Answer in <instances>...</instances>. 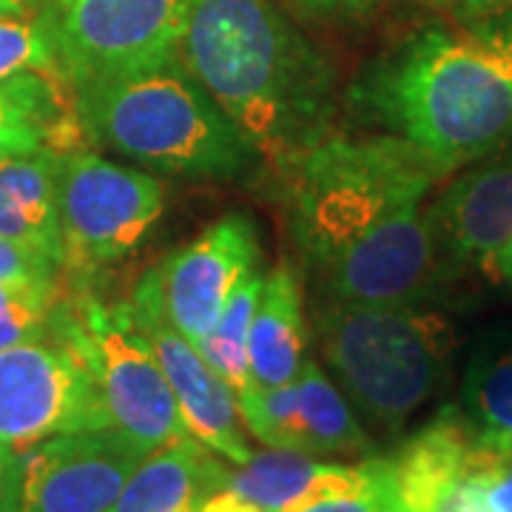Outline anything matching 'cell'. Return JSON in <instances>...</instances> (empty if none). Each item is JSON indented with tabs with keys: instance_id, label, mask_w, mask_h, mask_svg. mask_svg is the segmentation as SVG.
I'll return each instance as SVG.
<instances>
[{
	"instance_id": "4fadbf2b",
	"label": "cell",
	"mask_w": 512,
	"mask_h": 512,
	"mask_svg": "<svg viewBox=\"0 0 512 512\" xmlns=\"http://www.w3.org/2000/svg\"><path fill=\"white\" fill-rule=\"evenodd\" d=\"M427 214L447 262L484 268L512 237V143L464 168Z\"/></svg>"
},
{
	"instance_id": "d4e9b609",
	"label": "cell",
	"mask_w": 512,
	"mask_h": 512,
	"mask_svg": "<svg viewBox=\"0 0 512 512\" xmlns=\"http://www.w3.org/2000/svg\"><path fill=\"white\" fill-rule=\"evenodd\" d=\"M0 279L3 282H60V265L0 237Z\"/></svg>"
},
{
	"instance_id": "2e32d148",
	"label": "cell",
	"mask_w": 512,
	"mask_h": 512,
	"mask_svg": "<svg viewBox=\"0 0 512 512\" xmlns=\"http://www.w3.org/2000/svg\"><path fill=\"white\" fill-rule=\"evenodd\" d=\"M228 473L217 453L185 436L151 450L109 512H197L208 495L228 484Z\"/></svg>"
},
{
	"instance_id": "8fae6325",
	"label": "cell",
	"mask_w": 512,
	"mask_h": 512,
	"mask_svg": "<svg viewBox=\"0 0 512 512\" xmlns=\"http://www.w3.org/2000/svg\"><path fill=\"white\" fill-rule=\"evenodd\" d=\"M137 322L151 342V350L163 367L171 393L177 399L188 436L205 444L234 467L251 458V447L239 430V404L234 390L220 373L205 362L200 350L171 325L165 313L160 271H148L131 293Z\"/></svg>"
},
{
	"instance_id": "cb8c5ba5",
	"label": "cell",
	"mask_w": 512,
	"mask_h": 512,
	"mask_svg": "<svg viewBox=\"0 0 512 512\" xmlns=\"http://www.w3.org/2000/svg\"><path fill=\"white\" fill-rule=\"evenodd\" d=\"M26 72H60L55 43L40 9L0 18V80Z\"/></svg>"
},
{
	"instance_id": "484cf974",
	"label": "cell",
	"mask_w": 512,
	"mask_h": 512,
	"mask_svg": "<svg viewBox=\"0 0 512 512\" xmlns=\"http://www.w3.org/2000/svg\"><path fill=\"white\" fill-rule=\"evenodd\" d=\"M305 512H404L396 495V484L376 490V493L359 495V498H342V501H328Z\"/></svg>"
},
{
	"instance_id": "5b68a950",
	"label": "cell",
	"mask_w": 512,
	"mask_h": 512,
	"mask_svg": "<svg viewBox=\"0 0 512 512\" xmlns=\"http://www.w3.org/2000/svg\"><path fill=\"white\" fill-rule=\"evenodd\" d=\"M319 353L359 416L399 433L450 373L456 333L447 316L416 305L322 299L313 313Z\"/></svg>"
},
{
	"instance_id": "6da1fadb",
	"label": "cell",
	"mask_w": 512,
	"mask_h": 512,
	"mask_svg": "<svg viewBox=\"0 0 512 512\" xmlns=\"http://www.w3.org/2000/svg\"><path fill=\"white\" fill-rule=\"evenodd\" d=\"M279 171L293 245L330 299L416 305L439 291L447 256L424 200L444 174L419 148L328 134Z\"/></svg>"
},
{
	"instance_id": "7a4b0ae2",
	"label": "cell",
	"mask_w": 512,
	"mask_h": 512,
	"mask_svg": "<svg viewBox=\"0 0 512 512\" xmlns=\"http://www.w3.org/2000/svg\"><path fill=\"white\" fill-rule=\"evenodd\" d=\"M356 114L450 174L512 143V6L436 23L370 60L348 92Z\"/></svg>"
},
{
	"instance_id": "e0dca14e",
	"label": "cell",
	"mask_w": 512,
	"mask_h": 512,
	"mask_svg": "<svg viewBox=\"0 0 512 512\" xmlns=\"http://www.w3.org/2000/svg\"><path fill=\"white\" fill-rule=\"evenodd\" d=\"M57 177L60 154L49 148L0 160V237L63 268Z\"/></svg>"
},
{
	"instance_id": "ba28073f",
	"label": "cell",
	"mask_w": 512,
	"mask_h": 512,
	"mask_svg": "<svg viewBox=\"0 0 512 512\" xmlns=\"http://www.w3.org/2000/svg\"><path fill=\"white\" fill-rule=\"evenodd\" d=\"M40 15L60 74L83 86L180 55L191 0H49Z\"/></svg>"
},
{
	"instance_id": "4316f807",
	"label": "cell",
	"mask_w": 512,
	"mask_h": 512,
	"mask_svg": "<svg viewBox=\"0 0 512 512\" xmlns=\"http://www.w3.org/2000/svg\"><path fill=\"white\" fill-rule=\"evenodd\" d=\"M305 15L325 20H356L373 12L379 0H293Z\"/></svg>"
},
{
	"instance_id": "9a60e30c",
	"label": "cell",
	"mask_w": 512,
	"mask_h": 512,
	"mask_svg": "<svg viewBox=\"0 0 512 512\" xmlns=\"http://www.w3.org/2000/svg\"><path fill=\"white\" fill-rule=\"evenodd\" d=\"M86 140L72 83L60 72H26L0 80V160L49 148L77 151Z\"/></svg>"
},
{
	"instance_id": "9c48e42d",
	"label": "cell",
	"mask_w": 512,
	"mask_h": 512,
	"mask_svg": "<svg viewBox=\"0 0 512 512\" xmlns=\"http://www.w3.org/2000/svg\"><path fill=\"white\" fill-rule=\"evenodd\" d=\"M111 427L80 353L55 333L0 350V444L26 453L74 430Z\"/></svg>"
},
{
	"instance_id": "f546056e",
	"label": "cell",
	"mask_w": 512,
	"mask_h": 512,
	"mask_svg": "<svg viewBox=\"0 0 512 512\" xmlns=\"http://www.w3.org/2000/svg\"><path fill=\"white\" fill-rule=\"evenodd\" d=\"M197 512H265L259 504L248 501L245 495H239L231 487H220L217 493H211L200 504Z\"/></svg>"
},
{
	"instance_id": "ffe728a7",
	"label": "cell",
	"mask_w": 512,
	"mask_h": 512,
	"mask_svg": "<svg viewBox=\"0 0 512 512\" xmlns=\"http://www.w3.org/2000/svg\"><path fill=\"white\" fill-rule=\"evenodd\" d=\"M461 413L476 436L512 461V345H481L470 359Z\"/></svg>"
},
{
	"instance_id": "277c9868",
	"label": "cell",
	"mask_w": 512,
	"mask_h": 512,
	"mask_svg": "<svg viewBox=\"0 0 512 512\" xmlns=\"http://www.w3.org/2000/svg\"><path fill=\"white\" fill-rule=\"evenodd\" d=\"M72 89L86 140L151 174L234 180L262 163L180 55L154 69Z\"/></svg>"
},
{
	"instance_id": "d6986e66",
	"label": "cell",
	"mask_w": 512,
	"mask_h": 512,
	"mask_svg": "<svg viewBox=\"0 0 512 512\" xmlns=\"http://www.w3.org/2000/svg\"><path fill=\"white\" fill-rule=\"evenodd\" d=\"M302 444L308 456H370L373 439L350 410L348 396L330 382L316 359H305L296 376Z\"/></svg>"
},
{
	"instance_id": "30bf717a",
	"label": "cell",
	"mask_w": 512,
	"mask_h": 512,
	"mask_svg": "<svg viewBox=\"0 0 512 512\" xmlns=\"http://www.w3.org/2000/svg\"><path fill=\"white\" fill-rule=\"evenodd\" d=\"M146 456L117 427L40 441L20 453L15 512H109Z\"/></svg>"
},
{
	"instance_id": "603a6c76",
	"label": "cell",
	"mask_w": 512,
	"mask_h": 512,
	"mask_svg": "<svg viewBox=\"0 0 512 512\" xmlns=\"http://www.w3.org/2000/svg\"><path fill=\"white\" fill-rule=\"evenodd\" d=\"M57 299V282L0 279V350L49 336Z\"/></svg>"
},
{
	"instance_id": "7c38bea8",
	"label": "cell",
	"mask_w": 512,
	"mask_h": 512,
	"mask_svg": "<svg viewBox=\"0 0 512 512\" xmlns=\"http://www.w3.org/2000/svg\"><path fill=\"white\" fill-rule=\"evenodd\" d=\"M259 259L254 217L234 211L211 222L160 268L165 313L194 348L217 325L239 282L259 268Z\"/></svg>"
},
{
	"instance_id": "ac0fdd59",
	"label": "cell",
	"mask_w": 512,
	"mask_h": 512,
	"mask_svg": "<svg viewBox=\"0 0 512 512\" xmlns=\"http://www.w3.org/2000/svg\"><path fill=\"white\" fill-rule=\"evenodd\" d=\"M308 330L302 285L291 262H279L265 274V285L251 319L248 359L256 387H279L296 382L305 365Z\"/></svg>"
},
{
	"instance_id": "52a82bcc",
	"label": "cell",
	"mask_w": 512,
	"mask_h": 512,
	"mask_svg": "<svg viewBox=\"0 0 512 512\" xmlns=\"http://www.w3.org/2000/svg\"><path fill=\"white\" fill-rule=\"evenodd\" d=\"M57 208L63 268L80 279L134 254L163 217L165 194L146 168L77 148L60 157Z\"/></svg>"
},
{
	"instance_id": "4dcf8cb0",
	"label": "cell",
	"mask_w": 512,
	"mask_h": 512,
	"mask_svg": "<svg viewBox=\"0 0 512 512\" xmlns=\"http://www.w3.org/2000/svg\"><path fill=\"white\" fill-rule=\"evenodd\" d=\"M484 271L490 274L493 282H498V285H504L507 291H512V237L487 259Z\"/></svg>"
},
{
	"instance_id": "7402d4cb",
	"label": "cell",
	"mask_w": 512,
	"mask_h": 512,
	"mask_svg": "<svg viewBox=\"0 0 512 512\" xmlns=\"http://www.w3.org/2000/svg\"><path fill=\"white\" fill-rule=\"evenodd\" d=\"M319 464L322 461L308 453L268 447L262 453H251L245 464H239L234 473H228L225 487L237 490L265 512H279L308 484V478Z\"/></svg>"
},
{
	"instance_id": "1f68e13d",
	"label": "cell",
	"mask_w": 512,
	"mask_h": 512,
	"mask_svg": "<svg viewBox=\"0 0 512 512\" xmlns=\"http://www.w3.org/2000/svg\"><path fill=\"white\" fill-rule=\"evenodd\" d=\"M450 12H458V15H487V12H495V9H504V6H512V0H433Z\"/></svg>"
},
{
	"instance_id": "8992f818",
	"label": "cell",
	"mask_w": 512,
	"mask_h": 512,
	"mask_svg": "<svg viewBox=\"0 0 512 512\" xmlns=\"http://www.w3.org/2000/svg\"><path fill=\"white\" fill-rule=\"evenodd\" d=\"M52 333L66 339L86 362L100 390L111 427L146 453L185 439L183 416L131 299L106 302L77 291L57 299Z\"/></svg>"
},
{
	"instance_id": "d6a6232c",
	"label": "cell",
	"mask_w": 512,
	"mask_h": 512,
	"mask_svg": "<svg viewBox=\"0 0 512 512\" xmlns=\"http://www.w3.org/2000/svg\"><path fill=\"white\" fill-rule=\"evenodd\" d=\"M32 12H37V0H0V18L32 15Z\"/></svg>"
},
{
	"instance_id": "83f0119b",
	"label": "cell",
	"mask_w": 512,
	"mask_h": 512,
	"mask_svg": "<svg viewBox=\"0 0 512 512\" xmlns=\"http://www.w3.org/2000/svg\"><path fill=\"white\" fill-rule=\"evenodd\" d=\"M484 498L490 512H512V461L484 478Z\"/></svg>"
},
{
	"instance_id": "3957f363",
	"label": "cell",
	"mask_w": 512,
	"mask_h": 512,
	"mask_svg": "<svg viewBox=\"0 0 512 512\" xmlns=\"http://www.w3.org/2000/svg\"><path fill=\"white\" fill-rule=\"evenodd\" d=\"M180 60L265 163L330 134L336 69L274 0H191Z\"/></svg>"
},
{
	"instance_id": "44dd1931",
	"label": "cell",
	"mask_w": 512,
	"mask_h": 512,
	"mask_svg": "<svg viewBox=\"0 0 512 512\" xmlns=\"http://www.w3.org/2000/svg\"><path fill=\"white\" fill-rule=\"evenodd\" d=\"M265 285V271L256 268L237 285L231 293L225 311L220 313L217 325L202 339L200 350L205 362L220 373L225 384L234 390L237 402L248 396L256 384L251 379V359H248V336H251V319L259 302V293Z\"/></svg>"
},
{
	"instance_id": "f1b7e54d",
	"label": "cell",
	"mask_w": 512,
	"mask_h": 512,
	"mask_svg": "<svg viewBox=\"0 0 512 512\" xmlns=\"http://www.w3.org/2000/svg\"><path fill=\"white\" fill-rule=\"evenodd\" d=\"M18 453L0 444V512H15V487H18Z\"/></svg>"
},
{
	"instance_id": "5bb4252c",
	"label": "cell",
	"mask_w": 512,
	"mask_h": 512,
	"mask_svg": "<svg viewBox=\"0 0 512 512\" xmlns=\"http://www.w3.org/2000/svg\"><path fill=\"white\" fill-rule=\"evenodd\" d=\"M390 461L404 512H436L444 495L464 478L493 473L507 464V458L478 439L458 407L439 410V416L404 441Z\"/></svg>"
}]
</instances>
